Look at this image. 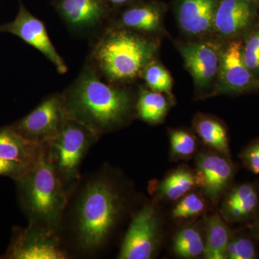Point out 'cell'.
<instances>
[{"label": "cell", "instance_id": "cell-1", "mask_svg": "<svg viewBox=\"0 0 259 259\" xmlns=\"http://www.w3.org/2000/svg\"><path fill=\"white\" fill-rule=\"evenodd\" d=\"M126 199L110 168L81 177L69 194L57 231L70 256L101 253L125 213Z\"/></svg>", "mask_w": 259, "mask_h": 259}, {"label": "cell", "instance_id": "cell-2", "mask_svg": "<svg viewBox=\"0 0 259 259\" xmlns=\"http://www.w3.org/2000/svg\"><path fill=\"white\" fill-rule=\"evenodd\" d=\"M69 119L77 121L98 137L127 123L134 109L132 95L103 82L87 69L62 95Z\"/></svg>", "mask_w": 259, "mask_h": 259}, {"label": "cell", "instance_id": "cell-3", "mask_svg": "<svg viewBox=\"0 0 259 259\" xmlns=\"http://www.w3.org/2000/svg\"><path fill=\"white\" fill-rule=\"evenodd\" d=\"M19 204L28 225L57 233L69 194L48 159L40 154L15 181Z\"/></svg>", "mask_w": 259, "mask_h": 259}, {"label": "cell", "instance_id": "cell-4", "mask_svg": "<svg viewBox=\"0 0 259 259\" xmlns=\"http://www.w3.org/2000/svg\"><path fill=\"white\" fill-rule=\"evenodd\" d=\"M158 50L156 40L120 28L104 35L95 47L93 59L97 69L110 81H131L142 75Z\"/></svg>", "mask_w": 259, "mask_h": 259}, {"label": "cell", "instance_id": "cell-5", "mask_svg": "<svg viewBox=\"0 0 259 259\" xmlns=\"http://www.w3.org/2000/svg\"><path fill=\"white\" fill-rule=\"evenodd\" d=\"M99 139L86 126L68 119L60 132L42 145L48 159L68 194L81 179L80 168L83 159Z\"/></svg>", "mask_w": 259, "mask_h": 259}, {"label": "cell", "instance_id": "cell-6", "mask_svg": "<svg viewBox=\"0 0 259 259\" xmlns=\"http://www.w3.org/2000/svg\"><path fill=\"white\" fill-rule=\"evenodd\" d=\"M161 243V220L156 204L144 206L135 214L126 232L120 259H151L157 254Z\"/></svg>", "mask_w": 259, "mask_h": 259}, {"label": "cell", "instance_id": "cell-7", "mask_svg": "<svg viewBox=\"0 0 259 259\" xmlns=\"http://www.w3.org/2000/svg\"><path fill=\"white\" fill-rule=\"evenodd\" d=\"M242 46L243 38L228 40L221 46L219 73L208 97L259 91V77L245 66Z\"/></svg>", "mask_w": 259, "mask_h": 259}, {"label": "cell", "instance_id": "cell-8", "mask_svg": "<svg viewBox=\"0 0 259 259\" xmlns=\"http://www.w3.org/2000/svg\"><path fill=\"white\" fill-rule=\"evenodd\" d=\"M68 119L62 95H53L10 125L24 139L42 146L60 132Z\"/></svg>", "mask_w": 259, "mask_h": 259}, {"label": "cell", "instance_id": "cell-9", "mask_svg": "<svg viewBox=\"0 0 259 259\" xmlns=\"http://www.w3.org/2000/svg\"><path fill=\"white\" fill-rule=\"evenodd\" d=\"M70 255L57 233L28 225L14 227L8 249L3 259H66Z\"/></svg>", "mask_w": 259, "mask_h": 259}, {"label": "cell", "instance_id": "cell-10", "mask_svg": "<svg viewBox=\"0 0 259 259\" xmlns=\"http://www.w3.org/2000/svg\"><path fill=\"white\" fill-rule=\"evenodd\" d=\"M199 188L211 203L218 204L231 187L236 168L231 157L216 152L199 153L196 157Z\"/></svg>", "mask_w": 259, "mask_h": 259}, {"label": "cell", "instance_id": "cell-11", "mask_svg": "<svg viewBox=\"0 0 259 259\" xmlns=\"http://www.w3.org/2000/svg\"><path fill=\"white\" fill-rule=\"evenodd\" d=\"M257 6L245 0H219L212 32L225 42L243 38L257 23Z\"/></svg>", "mask_w": 259, "mask_h": 259}, {"label": "cell", "instance_id": "cell-12", "mask_svg": "<svg viewBox=\"0 0 259 259\" xmlns=\"http://www.w3.org/2000/svg\"><path fill=\"white\" fill-rule=\"evenodd\" d=\"M178 49L196 88L202 92L213 89L221 66V46L207 41L189 42L179 45Z\"/></svg>", "mask_w": 259, "mask_h": 259}, {"label": "cell", "instance_id": "cell-13", "mask_svg": "<svg viewBox=\"0 0 259 259\" xmlns=\"http://www.w3.org/2000/svg\"><path fill=\"white\" fill-rule=\"evenodd\" d=\"M0 32H8L20 37L41 52L55 65L59 73L64 74L67 71V66L53 45L45 25L30 14L23 5H20L18 15L13 21L0 25Z\"/></svg>", "mask_w": 259, "mask_h": 259}, {"label": "cell", "instance_id": "cell-14", "mask_svg": "<svg viewBox=\"0 0 259 259\" xmlns=\"http://www.w3.org/2000/svg\"><path fill=\"white\" fill-rule=\"evenodd\" d=\"M259 210V185L243 183L228 189L223 197L221 217L227 223L252 221Z\"/></svg>", "mask_w": 259, "mask_h": 259}, {"label": "cell", "instance_id": "cell-15", "mask_svg": "<svg viewBox=\"0 0 259 259\" xmlns=\"http://www.w3.org/2000/svg\"><path fill=\"white\" fill-rule=\"evenodd\" d=\"M218 1L180 0L176 16L182 31L192 37H202L212 33Z\"/></svg>", "mask_w": 259, "mask_h": 259}, {"label": "cell", "instance_id": "cell-16", "mask_svg": "<svg viewBox=\"0 0 259 259\" xmlns=\"http://www.w3.org/2000/svg\"><path fill=\"white\" fill-rule=\"evenodd\" d=\"M59 9L65 21L76 30L93 28L106 12L100 0H61Z\"/></svg>", "mask_w": 259, "mask_h": 259}, {"label": "cell", "instance_id": "cell-17", "mask_svg": "<svg viewBox=\"0 0 259 259\" xmlns=\"http://www.w3.org/2000/svg\"><path fill=\"white\" fill-rule=\"evenodd\" d=\"M42 146L24 139L11 125L0 128V156L30 165L41 151Z\"/></svg>", "mask_w": 259, "mask_h": 259}, {"label": "cell", "instance_id": "cell-18", "mask_svg": "<svg viewBox=\"0 0 259 259\" xmlns=\"http://www.w3.org/2000/svg\"><path fill=\"white\" fill-rule=\"evenodd\" d=\"M163 10L153 5L135 7L124 12L120 19V28L145 33L163 32Z\"/></svg>", "mask_w": 259, "mask_h": 259}, {"label": "cell", "instance_id": "cell-19", "mask_svg": "<svg viewBox=\"0 0 259 259\" xmlns=\"http://www.w3.org/2000/svg\"><path fill=\"white\" fill-rule=\"evenodd\" d=\"M193 127L206 146L231 157L228 132L221 121L212 116L199 113L194 117Z\"/></svg>", "mask_w": 259, "mask_h": 259}, {"label": "cell", "instance_id": "cell-20", "mask_svg": "<svg viewBox=\"0 0 259 259\" xmlns=\"http://www.w3.org/2000/svg\"><path fill=\"white\" fill-rule=\"evenodd\" d=\"M205 249L204 258L226 259L227 247L231 239L232 232L219 214H213L204 223Z\"/></svg>", "mask_w": 259, "mask_h": 259}, {"label": "cell", "instance_id": "cell-21", "mask_svg": "<svg viewBox=\"0 0 259 259\" xmlns=\"http://www.w3.org/2000/svg\"><path fill=\"white\" fill-rule=\"evenodd\" d=\"M199 188L197 173L181 166L165 177L157 187L158 195L168 201H177L194 188Z\"/></svg>", "mask_w": 259, "mask_h": 259}, {"label": "cell", "instance_id": "cell-22", "mask_svg": "<svg viewBox=\"0 0 259 259\" xmlns=\"http://www.w3.org/2000/svg\"><path fill=\"white\" fill-rule=\"evenodd\" d=\"M205 249L204 228L188 224L179 230L173 240V250L177 256L192 259L204 255Z\"/></svg>", "mask_w": 259, "mask_h": 259}, {"label": "cell", "instance_id": "cell-23", "mask_svg": "<svg viewBox=\"0 0 259 259\" xmlns=\"http://www.w3.org/2000/svg\"><path fill=\"white\" fill-rule=\"evenodd\" d=\"M169 106V101L163 93L141 88L136 109L141 120L156 125L164 120Z\"/></svg>", "mask_w": 259, "mask_h": 259}, {"label": "cell", "instance_id": "cell-24", "mask_svg": "<svg viewBox=\"0 0 259 259\" xmlns=\"http://www.w3.org/2000/svg\"><path fill=\"white\" fill-rule=\"evenodd\" d=\"M170 155L173 161L191 159L198 148L197 139L193 134L186 130H171Z\"/></svg>", "mask_w": 259, "mask_h": 259}, {"label": "cell", "instance_id": "cell-25", "mask_svg": "<svg viewBox=\"0 0 259 259\" xmlns=\"http://www.w3.org/2000/svg\"><path fill=\"white\" fill-rule=\"evenodd\" d=\"M203 194L190 192L179 199L172 209V217L177 221H184L199 217L205 211L207 204Z\"/></svg>", "mask_w": 259, "mask_h": 259}, {"label": "cell", "instance_id": "cell-26", "mask_svg": "<svg viewBox=\"0 0 259 259\" xmlns=\"http://www.w3.org/2000/svg\"><path fill=\"white\" fill-rule=\"evenodd\" d=\"M143 76L148 88L153 91L165 93L172 97L173 80L168 71L159 63L153 61L143 72Z\"/></svg>", "mask_w": 259, "mask_h": 259}, {"label": "cell", "instance_id": "cell-27", "mask_svg": "<svg viewBox=\"0 0 259 259\" xmlns=\"http://www.w3.org/2000/svg\"><path fill=\"white\" fill-rule=\"evenodd\" d=\"M241 54L245 66L259 77V23L243 37Z\"/></svg>", "mask_w": 259, "mask_h": 259}, {"label": "cell", "instance_id": "cell-28", "mask_svg": "<svg viewBox=\"0 0 259 259\" xmlns=\"http://www.w3.org/2000/svg\"><path fill=\"white\" fill-rule=\"evenodd\" d=\"M227 258L254 259L257 258V250L253 240L245 233H233L228 247Z\"/></svg>", "mask_w": 259, "mask_h": 259}, {"label": "cell", "instance_id": "cell-29", "mask_svg": "<svg viewBox=\"0 0 259 259\" xmlns=\"http://www.w3.org/2000/svg\"><path fill=\"white\" fill-rule=\"evenodd\" d=\"M240 158L248 171L259 175V138L242 150Z\"/></svg>", "mask_w": 259, "mask_h": 259}, {"label": "cell", "instance_id": "cell-30", "mask_svg": "<svg viewBox=\"0 0 259 259\" xmlns=\"http://www.w3.org/2000/svg\"><path fill=\"white\" fill-rule=\"evenodd\" d=\"M28 166L0 156V177H9L15 182L23 175Z\"/></svg>", "mask_w": 259, "mask_h": 259}, {"label": "cell", "instance_id": "cell-31", "mask_svg": "<svg viewBox=\"0 0 259 259\" xmlns=\"http://www.w3.org/2000/svg\"><path fill=\"white\" fill-rule=\"evenodd\" d=\"M250 234L253 238L259 239V210L250 225Z\"/></svg>", "mask_w": 259, "mask_h": 259}, {"label": "cell", "instance_id": "cell-32", "mask_svg": "<svg viewBox=\"0 0 259 259\" xmlns=\"http://www.w3.org/2000/svg\"><path fill=\"white\" fill-rule=\"evenodd\" d=\"M109 2L115 5H122L128 3L130 0H108Z\"/></svg>", "mask_w": 259, "mask_h": 259}, {"label": "cell", "instance_id": "cell-33", "mask_svg": "<svg viewBox=\"0 0 259 259\" xmlns=\"http://www.w3.org/2000/svg\"><path fill=\"white\" fill-rule=\"evenodd\" d=\"M245 1L248 2V3H253V4H259V0H245Z\"/></svg>", "mask_w": 259, "mask_h": 259}]
</instances>
